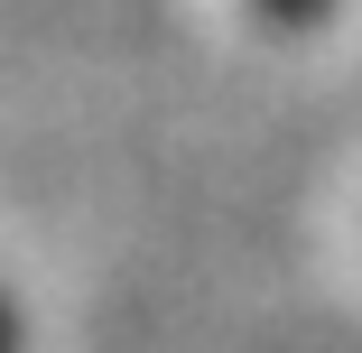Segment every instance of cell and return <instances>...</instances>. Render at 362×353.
<instances>
[{
  "label": "cell",
  "mask_w": 362,
  "mask_h": 353,
  "mask_svg": "<svg viewBox=\"0 0 362 353\" xmlns=\"http://www.w3.org/2000/svg\"><path fill=\"white\" fill-rule=\"evenodd\" d=\"M251 10H260L269 28H316V19L334 10V0H251Z\"/></svg>",
  "instance_id": "obj_1"
},
{
  "label": "cell",
  "mask_w": 362,
  "mask_h": 353,
  "mask_svg": "<svg viewBox=\"0 0 362 353\" xmlns=\"http://www.w3.org/2000/svg\"><path fill=\"white\" fill-rule=\"evenodd\" d=\"M0 353H19V316H10V298H0Z\"/></svg>",
  "instance_id": "obj_2"
}]
</instances>
